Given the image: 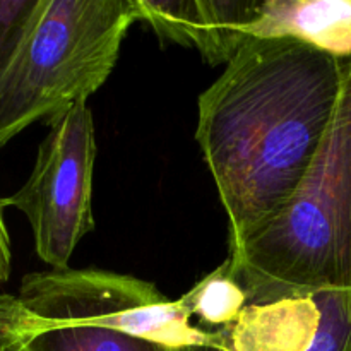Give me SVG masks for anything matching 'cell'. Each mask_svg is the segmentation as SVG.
Segmentation results:
<instances>
[{"mask_svg": "<svg viewBox=\"0 0 351 351\" xmlns=\"http://www.w3.org/2000/svg\"><path fill=\"white\" fill-rule=\"evenodd\" d=\"M137 19L146 21L161 41L194 47L197 0H134Z\"/></svg>", "mask_w": 351, "mask_h": 351, "instance_id": "8fae6325", "label": "cell"}, {"mask_svg": "<svg viewBox=\"0 0 351 351\" xmlns=\"http://www.w3.org/2000/svg\"><path fill=\"white\" fill-rule=\"evenodd\" d=\"M341 82L343 58L295 38H252L199 96L195 139L228 216L230 252L295 197Z\"/></svg>", "mask_w": 351, "mask_h": 351, "instance_id": "6da1fadb", "label": "cell"}, {"mask_svg": "<svg viewBox=\"0 0 351 351\" xmlns=\"http://www.w3.org/2000/svg\"><path fill=\"white\" fill-rule=\"evenodd\" d=\"M322 321L308 351H348L351 345V291H315Z\"/></svg>", "mask_w": 351, "mask_h": 351, "instance_id": "4fadbf2b", "label": "cell"}, {"mask_svg": "<svg viewBox=\"0 0 351 351\" xmlns=\"http://www.w3.org/2000/svg\"><path fill=\"white\" fill-rule=\"evenodd\" d=\"M17 297L26 307L60 308L175 348L221 341L219 332L192 324L180 302L127 274L71 267L29 273Z\"/></svg>", "mask_w": 351, "mask_h": 351, "instance_id": "5b68a950", "label": "cell"}, {"mask_svg": "<svg viewBox=\"0 0 351 351\" xmlns=\"http://www.w3.org/2000/svg\"><path fill=\"white\" fill-rule=\"evenodd\" d=\"M2 204H0V287L9 280L10 267H12V254H10V240L7 233L5 221L2 215Z\"/></svg>", "mask_w": 351, "mask_h": 351, "instance_id": "9a60e30c", "label": "cell"}, {"mask_svg": "<svg viewBox=\"0 0 351 351\" xmlns=\"http://www.w3.org/2000/svg\"><path fill=\"white\" fill-rule=\"evenodd\" d=\"M348 351H351V345H350V348H348Z\"/></svg>", "mask_w": 351, "mask_h": 351, "instance_id": "e0dca14e", "label": "cell"}, {"mask_svg": "<svg viewBox=\"0 0 351 351\" xmlns=\"http://www.w3.org/2000/svg\"><path fill=\"white\" fill-rule=\"evenodd\" d=\"M252 38H295L351 57V0H264Z\"/></svg>", "mask_w": 351, "mask_h": 351, "instance_id": "52a82bcc", "label": "cell"}, {"mask_svg": "<svg viewBox=\"0 0 351 351\" xmlns=\"http://www.w3.org/2000/svg\"><path fill=\"white\" fill-rule=\"evenodd\" d=\"M50 0H0V77L12 65Z\"/></svg>", "mask_w": 351, "mask_h": 351, "instance_id": "7c38bea8", "label": "cell"}, {"mask_svg": "<svg viewBox=\"0 0 351 351\" xmlns=\"http://www.w3.org/2000/svg\"><path fill=\"white\" fill-rule=\"evenodd\" d=\"M264 0H197L194 48L209 65L230 64L252 40Z\"/></svg>", "mask_w": 351, "mask_h": 351, "instance_id": "9c48e42d", "label": "cell"}, {"mask_svg": "<svg viewBox=\"0 0 351 351\" xmlns=\"http://www.w3.org/2000/svg\"><path fill=\"white\" fill-rule=\"evenodd\" d=\"M189 317L199 321V328L216 332L233 324L240 312L249 305V298L230 271L228 263L202 278L182 298H178Z\"/></svg>", "mask_w": 351, "mask_h": 351, "instance_id": "30bf717a", "label": "cell"}, {"mask_svg": "<svg viewBox=\"0 0 351 351\" xmlns=\"http://www.w3.org/2000/svg\"><path fill=\"white\" fill-rule=\"evenodd\" d=\"M48 125L27 182L0 204L26 215L43 263L51 269H67L75 247L95 230V123L84 101L48 120Z\"/></svg>", "mask_w": 351, "mask_h": 351, "instance_id": "277c9868", "label": "cell"}, {"mask_svg": "<svg viewBox=\"0 0 351 351\" xmlns=\"http://www.w3.org/2000/svg\"><path fill=\"white\" fill-rule=\"evenodd\" d=\"M21 300V298H19ZM24 305V304H23ZM23 351H185L53 307H26Z\"/></svg>", "mask_w": 351, "mask_h": 351, "instance_id": "ba28073f", "label": "cell"}, {"mask_svg": "<svg viewBox=\"0 0 351 351\" xmlns=\"http://www.w3.org/2000/svg\"><path fill=\"white\" fill-rule=\"evenodd\" d=\"M134 21V0H50L0 77V149L36 120L48 122L95 95Z\"/></svg>", "mask_w": 351, "mask_h": 351, "instance_id": "3957f363", "label": "cell"}, {"mask_svg": "<svg viewBox=\"0 0 351 351\" xmlns=\"http://www.w3.org/2000/svg\"><path fill=\"white\" fill-rule=\"evenodd\" d=\"M24 314L19 297L0 295V351H23L26 345Z\"/></svg>", "mask_w": 351, "mask_h": 351, "instance_id": "5bb4252c", "label": "cell"}, {"mask_svg": "<svg viewBox=\"0 0 351 351\" xmlns=\"http://www.w3.org/2000/svg\"><path fill=\"white\" fill-rule=\"evenodd\" d=\"M322 314L314 293H291L264 304H249L219 332L230 351H308Z\"/></svg>", "mask_w": 351, "mask_h": 351, "instance_id": "8992f818", "label": "cell"}, {"mask_svg": "<svg viewBox=\"0 0 351 351\" xmlns=\"http://www.w3.org/2000/svg\"><path fill=\"white\" fill-rule=\"evenodd\" d=\"M226 263L249 304L351 291V57L343 58L335 117L300 189Z\"/></svg>", "mask_w": 351, "mask_h": 351, "instance_id": "7a4b0ae2", "label": "cell"}, {"mask_svg": "<svg viewBox=\"0 0 351 351\" xmlns=\"http://www.w3.org/2000/svg\"><path fill=\"white\" fill-rule=\"evenodd\" d=\"M185 351H230L226 346L221 345V341L218 343H209V345H195V346H189Z\"/></svg>", "mask_w": 351, "mask_h": 351, "instance_id": "2e32d148", "label": "cell"}]
</instances>
